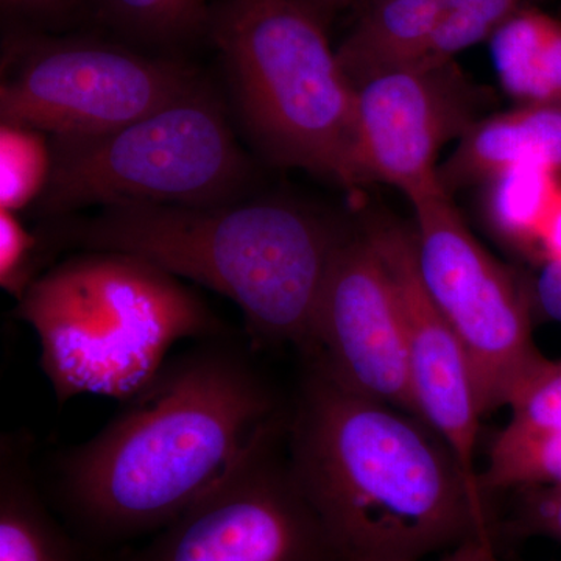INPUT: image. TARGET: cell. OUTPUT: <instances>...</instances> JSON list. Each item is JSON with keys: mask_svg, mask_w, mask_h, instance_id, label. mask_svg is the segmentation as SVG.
I'll return each mask as SVG.
<instances>
[{"mask_svg": "<svg viewBox=\"0 0 561 561\" xmlns=\"http://www.w3.org/2000/svg\"><path fill=\"white\" fill-rule=\"evenodd\" d=\"M286 413L242 343L206 339L168 359L101 432L62 454L58 497L92 540L157 534L216 489Z\"/></svg>", "mask_w": 561, "mask_h": 561, "instance_id": "cell-1", "label": "cell"}, {"mask_svg": "<svg viewBox=\"0 0 561 561\" xmlns=\"http://www.w3.org/2000/svg\"><path fill=\"white\" fill-rule=\"evenodd\" d=\"M286 451L339 561H424L494 540L489 501L423 421L343 389L311 362Z\"/></svg>", "mask_w": 561, "mask_h": 561, "instance_id": "cell-2", "label": "cell"}, {"mask_svg": "<svg viewBox=\"0 0 561 561\" xmlns=\"http://www.w3.org/2000/svg\"><path fill=\"white\" fill-rule=\"evenodd\" d=\"M345 232L291 203L116 205L66 232L84 250L117 251L234 301L261 343L302 356Z\"/></svg>", "mask_w": 561, "mask_h": 561, "instance_id": "cell-3", "label": "cell"}, {"mask_svg": "<svg viewBox=\"0 0 561 561\" xmlns=\"http://www.w3.org/2000/svg\"><path fill=\"white\" fill-rule=\"evenodd\" d=\"M38 335L41 368L58 404L79 394L125 401L184 339L227 334L195 291L150 262L87 250L55 264L14 309Z\"/></svg>", "mask_w": 561, "mask_h": 561, "instance_id": "cell-4", "label": "cell"}, {"mask_svg": "<svg viewBox=\"0 0 561 561\" xmlns=\"http://www.w3.org/2000/svg\"><path fill=\"white\" fill-rule=\"evenodd\" d=\"M209 28L257 149L276 164L362 186L354 88L319 14L305 0H220Z\"/></svg>", "mask_w": 561, "mask_h": 561, "instance_id": "cell-5", "label": "cell"}, {"mask_svg": "<svg viewBox=\"0 0 561 561\" xmlns=\"http://www.w3.org/2000/svg\"><path fill=\"white\" fill-rule=\"evenodd\" d=\"M39 216L88 206H214L232 203L249 162L219 101L205 87L140 119L88 138H50Z\"/></svg>", "mask_w": 561, "mask_h": 561, "instance_id": "cell-6", "label": "cell"}, {"mask_svg": "<svg viewBox=\"0 0 561 561\" xmlns=\"http://www.w3.org/2000/svg\"><path fill=\"white\" fill-rule=\"evenodd\" d=\"M186 66L108 41L18 36L5 47L0 116L50 138L125 127L198 87Z\"/></svg>", "mask_w": 561, "mask_h": 561, "instance_id": "cell-7", "label": "cell"}, {"mask_svg": "<svg viewBox=\"0 0 561 561\" xmlns=\"http://www.w3.org/2000/svg\"><path fill=\"white\" fill-rule=\"evenodd\" d=\"M416 271L467 351L482 415L507 405L545 356L531 334L529 302L504 265L468 230L443 187L411 198Z\"/></svg>", "mask_w": 561, "mask_h": 561, "instance_id": "cell-8", "label": "cell"}, {"mask_svg": "<svg viewBox=\"0 0 561 561\" xmlns=\"http://www.w3.org/2000/svg\"><path fill=\"white\" fill-rule=\"evenodd\" d=\"M287 416L216 489L124 561H339L291 476Z\"/></svg>", "mask_w": 561, "mask_h": 561, "instance_id": "cell-9", "label": "cell"}, {"mask_svg": "<svg viewBox=\"0 0 561 561\" xmlns=\"http://www.w3.org/2000/svg\"><path fill=\"white\" fill-rule=\"evenodd\" d=\"M305 360L343 389L419 419L400 302L365 232H345L335 250Z\"/></svg>", "mask_w": 561, "mask_h": 561, "instance_id": "cell-10", "label": "cell"}, {"mask_svg": "<svg viewBox=\"0 0 561 561\" xmlns=\"http://www.w3.org/2000/svg\"><path fill=\"white\" fill-rule=\"evenodd\" d=\"M354 98L362 181L390 184L409 201L442 187L438 153L479 121V99L453 61L373 77Z\"/></svg>", "mask_w": 561, "mask_h": 561, "instance_id": "cell-11", "label": "cell"}, {"mask_svg": "<svg viewBox=\"0 0 561 561\" xmlns=\"http://www.w3.org/2000/svg\"><path fill=\"white\" fill-rule=\"evenodd\" d=\"M365 236L389 272L400 302L416 415L451 451L474 493L486 497L476 468L481 405L467 351L451 324L424 289L412 231L387 220H373Z\"/></svg>", "mask_w": 561, "mask_h": 561, "instance_id": "cell-12", "label": "cell"}, {"mask_svg": "<svg viewBox=\"0 0 561 561\" xmlns=\"http://www.w3.org/2000/svg\"><path fill=\"white\" fill-rule=\"evenodd\" d=\"M522 164L548 165L561 175L560 106L519 105L479 119L437 171L443 190L482 183Z\"/></svg>", "mask_w": 561, "mask_h": 561, "instance_id": "cell-13", "label": "cell"}, {"mask_svg": "<svg viewBox=\"0 0 561 561\" xmlns=\"http://www.w3.org/2000/svg\"><path fill=\"white\" fill-rule=\"evenodd\" d=\"M442 0H376L337 50L351 87L426 60L442 20Z\"/></svg>", "mask_w": 561, "mask_h": 561, "instance_id": "cell-14", "label": "cell"}, {"mask_svg": "<svg viewBox=\"0 0 561 561\" xmlns=\"http://www.w3.org/2000/svg\"><path fill=\"white\" fill-rule=\"evenodd\" d=\"M28 438L3 435L0 446V561H83L51 516L32 470Z\"/></svg>", "mask_w": 561, "mask_h": 561, "instance_id": "cell-15", "label": "cell"}, {"mask_svg": "<svg viewBox=\"0 0 561 561\" xmlns=\"http://www.w3.org/2000/svg\"><path fill=\"white\" fill-rule=\"evenodd\" d=\"M491 58L504 91L519 105L561 108V22L519 9L493 33Z\"/></svg>", "mask_w": 561, "mask_h": 561, "instance_id": "cell-16", "label": "cell"}, {"mask_svg": "<svg viewBox=\"0 0 561 561\" xmlns=\"http://www.w3.org/2000/svg\"><path fill=\"white\" fill-rule=\"evenodd\" d=\"M560 179L548 165L522 164L483 181L486 220L502 241L538 254L542 227L561 191Z\"/></svg>", "mask_w": 561, "mask_h": 561, "instance_id": "cell-17", "label": "cell"}, {"mask_svg": "<svg viewBox=\"0 0 561 561\" xmlns=\"http://www.w3.org/2000/svg\"><path fill=\"white\" fill-rule=\"evenodd\" d=\"M481 482L486 493L561 486V431L527 435L502 430L491 443Z\"/></svg>", "mask_w": 561, "mask_h": 561, "instance_id": "cell-18", "label": "cell"}, {"mask_svg": "<svg viewBox=\"0 0 561 561\" xmlns=\"http://www.w3.org/2000/svg\"><path fill=\"white\" fill-rule=\"evenodd\" d=\"M216 0H99L117 31L146 43H175L209 27Z\"/></svg>", "mask_w": 561, "mask_h": 561, "instance_id": "cell-19", "label": "cell"}, {"mask_svg": "<svg viewBox=\"0 0 561 561\" xmlns=\"http://www.w3.org/2000/svg\"><path fill=\"white\" fill-rule=\"evenodd\" d=\"M51 173L46 133L24 125H0V209L18 210L38 202Z\"/></svg>", "mask_w": 561, "mask_h": 561, "instance_id": "cell-20", "label": "cell"}, {"mask_svg": "<svg viewBox=\"0 0 561 561\" xmlns=\"http://www.w3.org/2000/svg\"><path fill=\"white\" fill-rule=\"evenodd\" d=\"M440 25L424 66L445 65L457 54L490 39L522 9V0H442Z\"/></svg>", "mask_w": 561, "mask_h": 561, "instance_id": "cell-21", "label": "cell"}, {"mask_svg": "<svg viewBox=\"0 0 561 561\" xmlns=\"http://www.w3.org/2000/svg\"><path fill=\"white\" fill-rule=\"evenodd\" d=\"M511 421L504 430L515 434L561 431V359H542L513 390L507 402Z\"/></svg>", "mask_w": 561, "mask_h": 561, "instance_id": "cell-22", "label": "cell"}, {"mask_svg": "<svg viewBox=\"0 0 561 561\" xmlns=\"http://www.w3.org/2000/svg\"><path fill=\"white\" fill-rule=\"evenodd\" d=\"M50 247L28 231L18 213L0 209V286L16 301L49 268Z\"/></svg>", "mask_w": 561, "mask_h": 561, "instance_id": "cell-23", "label": "cell"}, {"mask_svg": "<svg viewBox=\"0 0 561 561\" xmlns=\"http://www.w3.org/2000/svg\"><path fill=\"white\" fill-rule=\"evenodd\" d=\"M512 529L524 537H546L561 542V486L518 490Z\"/></svg>", "mask_w": 561, "mask_h": 561, "instance_id": "cell-24", "label": "cell"}, {"mask_svg": "<svg viewBox=\"0 0 561 561\" xmlns=\"http://www.w3.org/2000/svg\"><path fill=\"white\" fill-rule=\"evenodd\" d=\"M3 11L35 18V20H61L79 9L80 0H0Z\"/></svg>", "mask_w": 561, "mask_h": 561, "instance_id": "cell-25", "label": "cell"}, {"mask_svg": "<svg viewBox=\"0 0 561 561\" xmlns=\"http://www.w3.org/2000/svg\"><path fill=\"white\" fill-rule=\"evenodd\" d=\"M535 298L549 319L561 323V264L559 262H545L535 283Z\"/></svg>", "mask_w": 561, "mask_h": 561, "instance_id": "cell-26", "label": "cell"}, {"mask_svg": "<svg viewBox=\"0 0 561 561\" xmlns=\"http://www.w3.org/2000/svg\"><path fill=\"white\" fill-rule=\"evenodd\" d=\"M538 254L545 262H559L561 264V191L548 219L545 221L538 242Z\"/></svg>", "mask_w": 561, "mask_h": 561, "instance_id": "cell-27", "label": "cell"}, {"mask_svg": "<svg viewBox=\"0 0 561 561\" xmlns=\"http://www.w3.org/2000/svg\"><path fill=\"white\" fill-rule=\"evenodd\" d=\"M435 561H500L496 542L486 538H471Z\"/></svg>", "mask_w": 561, "mask_h": 561, "instance_id": "cell-28", "label": "cell"}, {"mask_svg": "<svg viewBox=\"0 0 561 561\" xmlns=\"http://www.w3.org/2000/svg\"><path fill=\"white\" fill-rule=\"evenodd\" d=\"M305 2L319 14L321 21H324L346 10H359L360 13L376 0H305Z\"/></svg>", "mask_w": 561, "mask_h": 561, "instance_id": "cell-29", "label": "cell"}]
</instances>
